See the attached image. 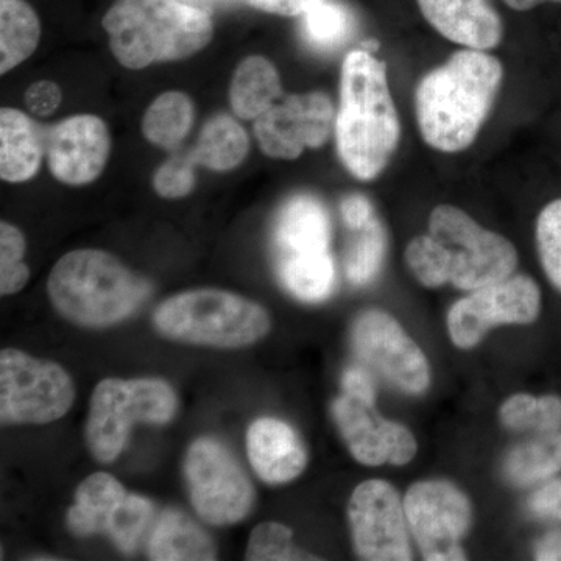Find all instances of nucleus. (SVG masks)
<instances>
[{
  "label": "nucleus",
  "mask_w": 561,
  "mask_h": 561,
  "mask_svg": "<svg viewBox=\"0 0 561 561\" xmlns=\"http://www.w3.org/2000/svg\"><path fill=\"white\" fill-rule=\"evenodd\" d=\"M504 68L486 50L463 47L421 79L415 114L424 142L443 153H459L474 144L489 117Z\"/></svg>",
  "instance_id": "obj_1"
},
{
  "label": "nucleus",
  "mask_w": 561,
  "mask_h": 561,
  "mask_svg": "<svg viewBox=\"0 0 561 561\" xmlns=\"http://www.w3.org/2000/svg\"><path fill=\"white\" fill-rule=\"evenodd\" d=\"M334 133L342 164L360 181L378 179L398 149L401 122L387 66L371 51L353 50L343 60Z\"/></svg>",
  "instance_id": "obj_2"
},
{
  "label": "nucleus",
  "mask_w": 561,
  "mask_h": 561,
  "mask_svg": "<svg viewBox=\"0 0 561 561\" xmlns=\"http://www.w3.org/2000/svg\"><path fill=\"white\" fill-rule=\"evenodd\" d=\"M102 24L114 58L131 70L186 60L214 36L210 13L181 0H116Z\"/></svg>",
  "instance_id": "obj_3"
},
{
  "label": "nucleus",
  "mask_w": 561,
  "mask_h": 561,
  "mask_svg": "<svg viewBox=\"0 0 561 561\" xmlns=\"http://www.w3.org/2000/svg\"><path fill=\"white\" fill-rule=\"evenodd\" d=\"M47 294L55 311L83 328L127 320L150 297L151 286L103 250H76L51 268Z\"/></svg>",
  "instance_id": "obj_4"
},
{
  "label": "nucleus",
  "mask_w": 561,
  "mask_h": 561,
  "mask_svg": "<svg viewBox=\"0 0 561 561\" xmlns=\"http://www.w3.org/2000/svg\"><path fill=\"white\" fill-rule=\"evenodd\" d=\"M157 331L171 341L213 348H243L272 330L271 313L234 291L195 289L173 295L153 313Z\"/></svg>",
  "instance_id": "obj_5"
},
{
  "label": "nucleus",
  "mask_w": 561,
  "mask_h": 561,
  "mask_svg": "<svg viewBox=\"0 0 561 561\" xmlns=\"http://www.w3.org/2000/svg\"><path fill=\"white\" fill-rule=\"evenodd\" d=\"M179 412V397L160 378H108L92 391L87 445L92 457L111 463L121 456L136 423L168 424Z\"/></svg>",
  "instance_id": "obj_6"
},
{
  "label": "nucleus",
  "mask_w": 561,
  "mask_h": 561,
  "mask_svg": "<svg viewBox=\"0 0 561 561\" xmlns=\"http://www.w3.org/2000/svg\"><path fill=\"white\" fill-rule=\"evenodd\" d=\"M331 413L351 456L365 467H404L419 453L412 431L376 409L375 382L364 368L343 373L342 394L332 402Z\"/></svg>",
  "instance_id": "obj_7"
},
{
  "label": "nucleus",
  "mask_w": 561,
  "mask_h": 561,
  "mask_svg": "<svg viewBox=\"0 0 561 561\" xmlns=\"http://www.w3.org/2000/svg\"><path fill=\"white\" fill-rule=\"evenodd\" d=\"M427 232L440 245L448 284L457 289L478 290L515 275L519 262L515 245L457 206H435Z\"/></svg>",
  "instance_id": "obj_8"
},
{
  "label": "nucleus",
  "mask_w": 561,
  "mask_h": 561,
  "mask_svg": "<svg viewBox=\"0 0 561 561\" xmlns=\"http://www.w3.org/2000/svg\"><path fill=\"white\" fill-rule=\"evenodd\" d=\"M76 401L69 373L20 350L0 353V421L3 426L47 424L62 419Z\"/></svg>",
  "instance_id": "obj_9"
},
{
  "label": "nucleus",
  "mask_w": 561,
  "mask_h": 561,
  "mask_svg": "<svg viewBox=\"0 0 561 561\" xmlns=\"http://www.w3.org/2000/svg\"><path fill=\"white\" fill-rule=\"evenodd\" d=\"M192 505L210 526H232L253 511L254 486L234 454L216 438H197L184 457Z\"/></svg>",
  "instance_id": "obj_10"
},
{
  "label": "nucleus",
  "mask_w": 561,
  "mask_h": 561,
  "mask_svg": "<svg viewBox=\"0 0 561 561\" xmlns=\"http://www.w3.org/2000/svg\"><path fill=\"white\" fill-rule=\"evenodd\" d=\"M404 507L423 560L468 559L461 541L471 529L472 504L463 490L442 479L415 482L404 494Z\"/></svg>",
  "instance_id": "obj_11"
},
{
  "label": "nucleus",
  "mask_w": 561,
  "mask_h": 561,
  "mask_svg": "<svg viewBox=\"0 0 561 561\" xmlns=\"http://www.w3.org/2000/svg\"><path fill=\"white\" fill-rule=\"evenodd\" d=\"M351 343L362 364L394 389L412 397L430 390L431 364L400 321L381 309L359 313L351 328Z\"/></svg>",
  "instance_id": "obj_12"
},
{
  "label": "nucleus",
  "mask_w": 561,
  "mask_h": 561,
  "mask_svg": "<svg viewBox=\"0 0 561 561\" xmlns=\"http://www.w3.org/2000/svg\"><path fill=\"white\" fill-rule=\"evenodd\" d=\"M541 306V289L535 279L512 275L454 302L446 328L456 348L472 350L493 328L534 323L540 317Z\"/></svg>",
  "instance_id": "obj_13"
},
{
  "label": "nucleus",
  "mask_w": 561,
  "mask_h": 561,
  "mask_svg": "<svg viewBox=\"0 0 561 561\" xmlns=\"http://www.w3.org/2000/svg\"><path fill=\"white\" fill-rule=\"evenodd\" d=\"M348 523L357 559L413 560L404 497L383 479L359 483L348 501Z\"/></svg>",
  "instance_id": "obj_14"
},
{
  "label": "nucleus",
  "mask_w": 561,
  "mask_h": 561,
  "mask_svg": "<svg viewBox=\"0 0 561 561\" xmlns=\"http://www.w3.org/2000/svg\"><path fill=\"white\" fill-rule=\"evenodd\" d=\"M330 95L313 91L290 94L254 121V136L265 157L294 161L305 149H320L335 128Z\"/></svg>",
  "instance_id": "obj_15"
},
{
  "label": "nucleus",
  "mask_w": 561,
  "mask_h": 561,
  "mask_svg": "<svg viewBox=\"0 0 561 561\" xmlns=\"http://www.w3.org/2000/svg\"><path fill=\"white\" fill-rule=\"evenodd\" d=\"M108 127L94 114H77L47 130L46 158L51 175L68 186H87L110 160Z\"/></svg>",
  "instance_id": "obj_16"
},
{
  "label": "nucleus",
  "mask_w": 561,
  "mask_h": 561,
  "mask_svg": "<svg viewBox=\"0 0 561 561\" xmlns=\"http://www.w3.org/2000/svg\"><path fill=\"white\" fill-rule=\"evenodd\" d=\"M330 210L312 194H297L284 202L273 227L276 262L309 260L330 254Z\"/></svg>",
  "instance_id": "obj_17"
},
{
  "label": "nucleus",
  "mask_w": 561,
  "mask_h": 561,
  "mask_svg": "<svg viewBox=\"0 0 561 561\" xmlns=\"http://www.w3.org/2000/svg\"><path fill=\"white\" fill-rule=\"evenodd\" d=\"M247 453L253 470L271 485L300 478L309 461L300 434L286 421L273 416H262L250 424Z\"/></svg>",
  "instance_id": "obj_18"
},
{
  "label": "nucleus",
  "mask_w": 561,
  "mask_h": 561,
  "mask_svg": "<svg viewBox=\"0 0 561 561\" xmlns=\"http://www.w3.org/2000/svg\"><path fill=\"white\" fill-rule=\"evenodd\" d=\"M416 3L431 27L451 43L491 50L504 38V24L490 0H416Z\"/></svg>",
  "instance_id": "obj_19"
},
{
  "label": "nucleus",
  "mask_w": 561,
  "mask_h": 561,
  "mask_svg": "<svg viewBox=\"0 0 561 561\" xmlns=\"http://www.w3.org/2000/svg\"><path fill=\"white\" fill-rule=\"evenodd\" d=\"M47 131L20 110L0 111V179L24 183L38 173L46 157Z\"/></svg>",
  "instance_id": "obj_20"
},
{
  "label": "nucleus",
  "mask_w": 561,
  "mask_h": 561,
  "mask_svg": "<svg viewBox=\"0 0 561 561\" xmlns=\"http://www.w3.org/2000/svg\"><path fill=\"white\" fill-rule=\"evenodd\" d=\"M283 95V83L275 65L262 55H250L232 73L228 101L239 119L256 121Z\"/></svg>",
  "instance_id": "obj_21"
},
{
  "label": "nucleus",
  "mask_w": 561,
  "mask_h": 561,
  "mask_svg": "<svg viewBox=\"0 0 561 561\" xmlns=\"http://www.w3.org/2000/svg\"><path fill=\"white\" fill-rule=\"evenodd\" d=\"M128 496V491L108 472H94L80 483L76 502L66 515L68 529L77 537L105 535L111 516Z\"/></svg>",
  "instance_id": "obj_22"
},
{
  "label": "nucleus",
  "mask_w": 561,
  "mask_h": 561,
  "mask_svg": "<svg viewBox=\"0 0 561 561\" xmlns=\"http://www.w3.org/2000/svg\"><path fill=\"white\" fill-rule=\"evenodd\" d=\"M149 557L157 561H209L217 559V548L186 513L169 508L151 531Z\"/></svg>",
  "instance_id": "obj_23"
},
{
  "label": "nucleus",
  "mask_w": 561,
  "mask_h": 561,
  "mask_svg": "<svg viewBox=\"0 0 561 561\" xmlns=\"http://www.w3.org/2000/svg\"><path fill=\"white\" fill-rule=\"evenodd\" d=\"M249 151L250 138L245 128L228 114L219 113L203 125L191 153L197 165L214 172H228L239 168Z\"/></svg>",
  "instance_id": "obj_24"
},
{
  "label": "nucleus",
  "mask_w": 561,
  "mask_h": 561,
  "mask_svg": "<svg viewBox=\"0 0 561 561\" xmlns=\"http://www.w3.org/2000/svg\"><path fill=\"white\" fill-rule=\"evenodd\" d=\"M41 22L25 0H0V73L10 72L35 54Z\"/></svg>",
  "instance_id": "obj_25"
},
{
  "label": "nucleus",
  "mask_w": 561,
  "mask_h": 561,
  "mask_svg": "<svg viewBox=\"0 0 561 561\" xmlns=\"http://www.w3.org/2000/svg\"><path fill=\"white\" fill-rule=\"evenodd\" d=\"M195 110L190 95L169 91L151 102L142 117V135L153 146L175 151L194 125Z\"/></svg>",
  "instance_id": "obj_26"
},
{
  "label": "nucleus",
  "mask_w": 561,
  "mask_h": 561,
  "mask_svg": "<svg viewBox=\"0 0 561 561\" xmlns=\"http://www.w3.org/2000/svg\"><path fill=\"white\" fill-rule=\"evenodd\" d=\"M561 471V431L542 432L516 446L505 461L508 481L518 486L551 481Z\"/></svg>",
  "instance_id": "obj_27"
},
{
  "label": "nucleus",
  "mask_w": 561,
  "mask_h": 561,
  "mask_svg": "<svg viewBox=\"0 0 561 561\" xmlns=\"http://www.w3.org/2000/svg\"><path fill=\"white\" fill-rule=\"evenodd\" d=\"M300 18L302 38L320 51L339 49L354 31V16L341 0H319Z\"/></svg>",
  "instance_id": "obj_28"
},
{
  "label": "nucleus",
  "mask_w": 561,
  "mask_h": 561,
  "mask_svg": "<svg viewBox=\"0 0 561 561\" xmlns=\"http://www.w3.org/2000/svg\"><path fill=\"white\" fill-rule=\"evenodd\" d=\"M501 423L511 431L542 432L561 431V398L557 394L534 397L515 393L502 402Z\"/></svg>",
  "instance_id": "obj_29"
},
{
  "label": "nucleus",
  "mask_w": 561,
  "mask_h": 561,
  "mask_svg": "<svg viewBox=\"0 0 561 561\" xmlns=\"http://www.w3.org/2000/svg\"><path fill=\"white\" fill-rule=\"evenodd\" d=\"M354 232L357 236L346 251L345 275L353 286H365L382 271L389 241L386 228L378 217L364 230Z\"/></svg>",
  "instance_id": "obj_30"
},
{
  "label": "nucleus",
  "mask_w": 561,
  "mask_h": 561,
  "mask_svg": "<svg viewBox=\"0 0 561 561\" xmlns=\"http://www.w3.org/2000/svg\"><path fill=\"white\" fill-rule=\"evenodd\" d=\"M153 504L139 494H128L114 515L111 516L105 535L124 553H131L138 548L140 537L151 522Z\"/></svg>",
  "instance_id": "obj_31"
},
{
  "label": "nucleus",
  "mask_w": 561,
  "mask_h": 561,
  "mask_svg": "<svg viewBox=\"0 0 561 561\" xmlns=\"http://www.w3.org/2000/svg\"><path fill=\"white\" fill-rule=\"evenodd\" d=\"M245 559L249 561L319 560L294 545V530L279 523H262L251 531Z\"/></svg>",
  "instance_id": "obj_32"
},
{
  "label": "nucleus",
  "mask_w": 561,
  "mask_h": 561,
  "mask_svg": "<svg viewBox=\"0 0 561 561\" xmlns=\"http://www.w3.org/2000/svg\"><path fill=\"white\" fill-rule=\"evenodd\" d=\"M535 241L542 272L561 294V198L548 203L538 214Z\"/></svg>",
  "instance_id": "obj_33"
},
{
  "label": "nucleus",
  "mask_w": 561,
  "mask_h": 561,
  "mask_svg": "<svg viewBox=\"0 0 561 561\" xmlns=\"http://www.w3.org/2000/svg\"><path fill=\"white\" fill-rule=\"evenodd\" d=\"M25 238L20 228L3 220L0 224V294L2 297L18 294L31 278L24 262Z\"/></svg>",
  "instance_id": "obj_34"
},
{
  "label": "nucleus",
  "mask_w": 561,
  "mask_h": 561,
  "mask_svg": "<svg viewBox=\"0 0 561 561\" xmlns=\"http://www.w3.org/2000/svg\"><path fill=\"white\" fill-rule=\"evenodd\" d=\"M404 260L413 278L419 280L421 286L427 287V289H437V287L448 284L440 245L430 232L416 236L409 242Z\"/></svg>",
  "instance_id": "obj_35"
},
{
  "label": "nucleus",
  "mask_w": 561,
  "mask_h": 561,
  "mask_svg": "<svg viewBox=\"0 0 561 561\" xmlns=\"http://www.w3.org/2000/svg\"><path fill=\"white\" fill-rule=\"evenodd\" d=\"M195 168L197 162L192 153H173L153 175V187L157 194L168 201L187 197L195 190Z\"/></svg>",
  "instance_id": "obj_36"
},
{
  "label": "nucleus",
  "mask_w": 561,
  "mask_h": 561,
  "mask_svg": "<svg viewBox=\"0 0 561 561\" xmlns=\"http://www.w3.org/2000/svg\"><path fill=\"white\" fill-rule=\"evenodd\" d=\"M62 101L60 87L50 80L33 83L25 92V105L38 117H49L58 110Z\"/></svg>",
  "instance_id": "obj_37"
},
{
  "label": "nucleus",
  "mask_w": 561,
  "mask_h": 561,
  "mask_svg": "<svg viewBox=\"0 0 561 561\" xmlns=\"http://www.w3.org/2000/svg\"><path fill=\"white\" fill-rule=\"evenodd\" d=\"M341 214L351 231L364 230L378 217L373 203L362 194L346 195L341 203Z\"/></svg>",
  "instance_id": "obj_38"
},
{
  "label": "nucleus",
  "mask_w": 561,
  "mask_h": 561,
  "mask_svg": "<svg viewBox=\"0 0 561 561\" xmlns=\"http://www.w3.org/2000/svg\"><path fill=\"white\" fill-rule=\"evenodd\" d=\"M530 511L542 518L561 519V481L551 479L529 501Z\"/></svg>",
  "instance_id": "obj_39"
},
{
  "label": "nucleus",
  "mask_w": 561,
  "mask_h": 561,
  "mask_svg": "<svg viewBox=\"0 0 561 561\" xmlns=\"http://www.w3.org/2000/svg\"><path fill=\"white\" fill-rule=\"evenodd\" d=\"M242 2L253 9L264 11V13L295 18L305 14L319 0H242Z\"/></svg>",
  "instance_id": "obj_40"
},
{
  "label": "nucleus",
  "mask_w": 561,
  "mask_h": 561,
  "mask_svg": "<svg viewBox=\"0 0 561 561\" xmlns=\"http://www.w3.org/2000/svg\"><path fill=\"white\" fill-rule=\"evenodd\" d=\"M535 560L561 561V530H552L535 545Z\"/></svg>",
  "instance_id": "obj_41"
},
{
  "label": "nucleus",
  "mask_w": 561,
  "mask_h": 561,
  "mask_svg": "<svg viewBox=\"0 0 561 561\" xmlns=\"http://www.w3.org/2000/svg\"><path fill=\"white\" fill-rule=\"evenodd\" d=\"M502 2H504L505 5L511 7L512 10L527 11L537 9V7L542 5V3H561V0H502Z\"/></svg>",
  "instance_id": "obj_42"
},
{
  "label": "nucleus",
  "mask_w": 561,
  "mask_h": 561,
  "mask_svg": "<svg viewBox=\"0 0 561 561\" xmlns=\"http://www.w3.org/2000/svg\"><path fill=\"white\" fill-rule=\"evenodd\" d=\"M181 2L186 3V5L194 7V9L210 13V11L219 9V7L227 5L230 0H181Z\"/></svg>",
  "instance_id": "obj_43"
}]
</instances>
